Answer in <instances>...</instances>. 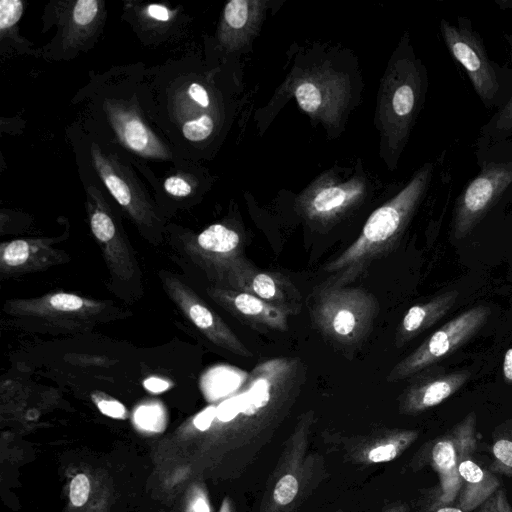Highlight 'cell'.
Wrapping results in <instances>:
<instances>
[{
	"mask_svg": "<svg viewBox=\"0 0 512 512\" xmlns=\"http://www.w3.org/2000/svg\"><path fill=\"white\" fill-rule=\"evenodd\" d=\"M432 166L423 167L390 202L367 219L359 237L324 266L332 274L327 281L347 286L359 278L372 262L391 252L401 237L429 184Z\"/></svg>",
	"mask_w": 512,
	"mask_h": 512,
	"instance_id": "1",
	"label": "cell"
},
{
	"mask_svg": "<svg viewBox=\"0 0 512 512\" xmlns=\"http://www.w3.org/2000/svg\"><path fill=\"white\" fill-rule=\"evenodd\" d=\"M309 311L323 338L348 352L359 348L371 333L379 303L366 289L326 281L313 293Z\"/></svg>",
	"mask_w": 512,
	"mask_h": 512,
	"instance_id": "2",
	"label": "cell"
},
{
	"mask_svg": "<svg viewBox=\"0 0 512 512\" xmlns=\"http://www.w3.org/2000/svg\"><path fill=\"white\" fill-rule=\"evenodd\" d=\"M3 311L24 328L53 334H83L123 316L105 301L57 291L33 298L6 300Z\"/></svg>",
	"mask_w": 512,
	"mask_h": 512,
	"instance_id": "3",
	"label": "cell"
},
{
	"mask_svg": "<svg viewBox=\"0 0 512 512\" xmlns=\"http://www.w3.org/2000/svg\"><path fill=\"white\" fill-rule=\"evenodd\" d=\"M87 212L112 281L136 297L143 293L142 272L121 222L97 189L87 190Z\"/></svg>",
	"mask_w": 512,
	"mask_h": 512,
	"instance_id": "4",
	"label": "cell"
},
{
	"mask_svg": "<svg viewBox=\"0 0 512 512\" xmlns=\"http://www.w3.org/2000/svg\"><path fill=\"white\" fill-rule=\"evenodd\" d=\"M490 314L491 309L481 305L451 319L395 364L386 381L398 382L409 378L451 354L484 326Z\"/></svg>",
	"mask_w": 512,
	"mask_h": 512,
	"instance_id": "5",
	"label": "cell"
},
{
	"mask_svg": "<svg viewBox=\"0 0 512 512\" xmlns=\"http://www.w3.org/2000/svg\"><path fill=\"white\" fill-rule=\"evenodd\" d=\"M441 34L447 49L465 69L483 104L493 107L501 91L499 74L470 21L460 17L455 25L444 19L441 21Z\"/></svg>",
	"mask_w": 512,
	"mask_h": 512,
	"instance_id": "6",
	"label": "cell"
},
{
	"mask_svg": "<svg viewBox=\"0 0 512 512\" xmlns=\"http://www.w3.org/2000/svg\"><path fill=\"white\" fill-rule=\"evenodd\" d=\"M512 188V157L487 162L464 188L453 214V235L465 237Z\"/></svg>",
	"mask_w": 512,
	"mask_h": 512,
	"instance_id": "7",
	"label": "cell"
},
{
	"mask_svg": "<svg viewBox=\"0 0 512 512\" xmlns=\"http://www.w3.org/2000/svg\"><path fill=\"white\" fill-rule=\"evenodd\" d=\"M244 239L230 226L216 223L183 238L185 254L200 267L212 285L223 286L231 271L245 259Z\"/></svg>",
	"mask_w": 512,
	"mask_h": 512,
	"instance_id": "8",
	"label": "cell"
},
{
	"mask_svg": "<svg viewBox=\"0 0 512 512\" xmlns=\"http://www.w3.org/2000/svg\"><path fill=\"white\" fill-rule=\"evenodd\" d=\"M91 157L96 172L117 203L151 242L161 241L160 220L129 171L95 144L91 147Z\"/></svg>",
	"mask_w": 512,
	"mask_h": 512,
	"instance_id": "9",
	"label": "cell"
},
{
	"mask_svg": "<svg viewBox=\"0 0 512 512\" xmlns=\"http://www.w3.org/2000/svg\"><path fill=\"white\" fill-rule=\"evenodd\" d=\"M159 278L171 301L210 342L240 357L253 356L227 323L178 275L161 270Z\"/></svg>",
	"mask_w": 512,
	"mask_h": 512,
	"instance_id": "10",
	"label": "cell"
},
{
	"mask_svg": "<svg viewBox=\"0 0 512 512\" xmlns=\"http://www.w3.org/2000/svg\"><path fill=\"white\" fill-rule=\"evenodd\" d=\"M223 287L250 293L289 316L302 308V295L288 277L258 269L247 258L231 271Z\"/></svg>",
	"mask_w": 512,
	"mask_h": 512,
	"instance_id": "11",
	"label": "cell"
},
{
	"mask_svg": "<svg viewBox=\"0 0 512 512\" xmlns=\"http://www.w3.org/2000/svg\"><path fill=\"white\" fill-rule=\"evenodd\" d=\"M206 293L234 318L257 331L288 329L289 314L250 293L217 285H210Z\"/></svg>",
	"mask_w": 512,
	"mask_h": 512,
	"instance_id": "12",
	"label": "cell"
},
{
	"mask_svg": "<svg viewBox=\"0 0 512 512\" xmlns=\"http://www.w3.org/2000/svg\"><path fill=\"white\" fill-rule=\"evenodd\" d=\"M475 415L470 413L432 448V461L440 475L446 500L453 499L461 487L458 474L460 461L475 448Z\"/></svg>",
	"mask_w": 512,
	"mask_h": 512,
	"instance_id": "13",
	"label": "cell"
},
{
	"mask_svg": "<svg viewBox=\"0 0 512 512\" xmlns=\"http://www.w3.org/2000/svg\"><path fill=\"white\" fill-rule=\"evenodd\" d=\"M69 261L68 254L54 248L51 239H16L0 247L2 278L38 272Z\"/></svg>",
	"mask_w": 512,
	"mask_h": 512,
	"instance_id": "14",
	"label": "cell"
},
{
	"mask_svg": "<svg viewBox=\"0 0 512 512\" xmlns=\"http://www.w3.org/2000/svg\"><path fill=\"white\" fill-rule=\"evenodd\" d=\"M105 109L115 133L130 151L145 158H168L167 148L134 110L115 102L106 103Z\"/></svg>",
	"mask_w": 512,
	"mask_h": 512,
	"instance_id": "15",
	"label": "cell"
},
{
	"mask_svg": "<svg viewBox=\"0 0 512 512\" xmlns=\"http://www.w3.org/2000/svg\"><path fill=\"white\" fill-rule=\"evenodd\" d=\"M468 371L422 376L402 396L403 410L421 412L442 403L457 392L469 379Z\"/></svg>",
	"mask_w": 512,
	"mask_h": 512,
	"instance_id": "16",
	"label": "cell"
},
{
	"mask_svg": "<svg viewBox=\"0 0 512 512\" xmlns=\"http://www.w3.org/2000/svg\"><path fill=\"white\" fill-rule=\"evenodd\" d=\"M456 290L441 293L432 299L411 306L404 314L396 330L395 343L398 347L409 342L451 309L458 298Z\"/></svg>",
	"mask_w": 512,
	"mask_h": 512,
	"instance_id": "17",
	"label": "cell"
},
{
	"mask_svg": "<svg viewBox=\"0 0 512 512\" xmlns=\"http://www.w3.org/2000/svg\"><path fill=\"white\" fill-rule=\"evenodd\" d=\"M461 479L459 503L464 512L475 509L498 488L497 479L466 456L458 465Z\"/></svg>",
	"mask_w": 512,
	"mask_h": 512,
	"instance_id": "18",
	"label": "cell"
},
{
	"mask_svg": "<svg viewBox=\"0 0 512 512\" xmlns=\"http://www.w3.org/2000/svg\"><path fill=\"white\" fill-rule=\"evenodd\" d=\"M347 194L339 187H329L321 190L312 201V213L325 218L335 211L341 210L346 202Z\"/></svg>",
	"mask_w": 512,
	"mask_h": 512,
	"instance_id": "19",
	"label": "cell"
},
{
	"mask_svg": "<svg viewBox=\"0 0 512 512\" xmlns=\"http://www.w3.org/2000/svg\"><path fill=\"white\" fill-rule=\"evenodd\" d=\"M100 2L97 0H79L72 10L71 24L76 31L87 30L93 26L100 13Z\"/></svg>",
	"mask_w": 512,
	"mask_h": 512,
	"instance_id": "20",
	"label": "cell"
},
{
	"mask_svg": "<svg viewBox=\"0 0 512 512\" xmlns=\"http://www.w3.org/2000/svg\"><path fill=\"white\" fill-rule=\"evenodd\" d=\"M487 132L494 139L504 138L512 134V94L491 119Z\"/></svg>",
	"mask_w": 512,
	"mask_h": 512,
	"instance_id": "21",
	"label": "cell"
},
{
	"mask_svg": "<svg viewBox=\"0 0 512 512\" xmlns=\"http://www.w3.org/2000/svg\"><path fill=\"white\" fill-rule=\"evenodd\" d=\"M416 104V90L413 84L404 83L394 92L392 108L399 117H406L413 113Z\"/></svg>",
	"mask_w": 512,
	"mask_h": 512,
	"instance_id": "22",
	"label": "cell"
},
{
	"mask_svg": "<svg viewBox=\"0 0 512 512\" xmlns=\"http://www.w3.org/2000/svg\"><path fill=\"white\" fill-rule=\"evenodd\" d=\"M136 424L148 431H160L164 426V415L159 406H142L134 415Z\"/></svg>",
	"mask_w": 512,
	"mask_h": 512,
	"instance_id": "23",
	"label": "cell"
},
{
	"mask_svg": "<svg viewBox=\"0 0 512 512\" xmlns=\"http://www.w3.org/2000/svg\"><path fill=\"white\" fill-rule=\"evenodd\" d=\"M213 120L208 115L188 121L183 125L182 132L186 139L197 142L206 139L213 131Z\"/></svg>",
	"mask_w": 512,
	"mask_h": 512,
	"instance_id": "24",
	"label": "cell"
},
{
	"mask_svg": "<svg viewBox=\"0 0 512 512\" xmlns=\"http://www.w3.org/2000/svg\"><path fill=\"white\" fill-rule=\"evenodd\" d=\"M295 97L299 106L306 112H315L321 105L319 89L310 82H304L296 88Z\"/></svg>",
	"mask_w": 512,
	"mask_h": 512,
	"instance_id": "25",
	"label": "cell"
},
{
	"mask_svg": "<svg viewBox=\"0 0 512 512\" xmlns=\"http://www.w3.org/2000/svg\"><path fill=\"white\" fill-rule=\"evenodd\" d=\"M24 4L20 0H2L0 2V30L12 28L23 14Z\"/></svg>",
	"mask_w": 512,
	"mask_h": 512,
	"instance_id": "26",
	"label": "cell"
},
{
	"mask_svg": "<svg viewBox=\"0 0 512 512\" xmlns=\"http://www.w3.org/2000/svg\"><path fill=\"white\" fill-rule=\"evenodd\" d=\"M224 18L230 27L242 28L248 19V2L244 0L228 2L224 9Z\"/></svg>",
	"mask_w": 512,
	"mask_h": 512,
	"instance_id": "27",
	"label": "cell"
},
{
	"mask_svg": "<svg viewBox=\"0 0 512 512\" xmlns=\"http://www.w3.org/2000/svg\"><path fill=\"white\" fill-rule=\"evenodd\" d=\"M298 481L291 475H284L276 484L273 497L280 505H287L293 501L298 492Z\"/></svg>",
	"mask_w": 512,
	"mask_h": 512,
	"instance_id": "28",
	"label": "cell"
},
{
	"mask_svg": "<svg viewBox=\"0 0 512 512\" xmlns=\"http://www.w3.org/2000/svg\"><path fill=\"white\" fill-rule=\"evenodd\" d=\"M92 398L104 415L117 419L126 417V408L119 401L100 392L93 393Z\"/></svg>",
	"mask_w": 512,
	"mask_h": 512,
	"instance_id": "29",
	"label": "cell"
},
{
	"mask_svg": "<svg viewBox=\"0 0 512 512\" xmlns=\"http://www.w3.org/2000/svg\"><path fill=\"white\" fill-rule=\"evenodd\" d=\"M492 451L497 463V469L512 473V441L500 439L494 443Z\"/></svg>",
	"mask_w": 512,
	"mask_h": 512,
	"instance_id": "30",
	"label": "cell"
},
{
	"mask_svg": "<svg viewBox=\"0 0 512 512\" xmlns=\"http://www.w3.org/2000/svg\"><path fill=\"white\" fill-rule=\"evenodd\" d=\"M90 483L86 475L77 474L70 483V501L76 507L83 506L89 497Z\"/></svg>",
	"mask_w": 512,
	"mask_h": 512,
	"instance_id": "31",
	"label": "cell"
},
{
	"mask_svg": "<svg viewBox=\"0 0 512 512\" xmlns=\"http://www.w3.org/2000/svg\"><path fill=\"white\" fill-rule=\"evenodd\" d=\"M164 188L167 193L174 197H185L192 192L190 182L181 176L168 177L164 182Z\"/></svg>",
	"mask_w": 512,
	"mask_h": 512,
	"instance_id": "32",
	"label": "cell"
},
{
	"mask_svg": "<svg viewBox=\"0 0 512 512\" xmlns=\"http://www.w3.org/2000/svg\"><path fill=\"white\" fill-rule=\"evenodd\" d=\"M398 453V447L395 443H385L371 449L368 453V459L373 463L387 462L393 460Z\"/></svg>",
	"mask_w": 512,
	"mask_h": 512,
	"instance_id": "33",
	"label": "cell"
},
{
	"mask_svg": "<svg viewBox=\"0 0 512 512\" xmlns=\"http://www.w3.org/2000/svg\"><path fill=\"white\" fill-rule=\"evenodd\" d=\"M216 416V407L209 406L200 412L193 420L194 426L200 430L205 431L210 428Z\"/></svg>",
	"mask_w": 512,
	"mask_h": 512,
	"instance_id": "34",
	"label": "cell"
},
{
	"mask_svg": "<svg viewBox=\"0 0 512 512\" xmlns=\"http://www.w3.org/2000/svg\"><path fill=\"white\" fill-rule=\"evenodd\" d=\"M188 92L190 97L200 106L203 108H207L209 106V96L206 89L202 85L198 83H192L189 86Z\"/></svg>",
	"mask_w": 512,
	"mask_h": 512,
	"instance_id": "35",
	"label": "cell"
},
{
	"mask_svg": "<svg viewBox=\"0 0 512 512\" xmlns=\"http://www.w3.org/2000/svg\"><path fill=\"white\" fill-rule=\"evenodd\" d=\"M148 15L157 21H168L170 19V11L163 5L151 4L147 7Z\"/></svg>",
	"mask_w": 512,
	"mask_h": 512,
	"instance_id": "36",
	"label": "cell"
},
{
	"mask_svg": "<svg viewBox=\"0 0 512 512\" xmlns=\"http://www.w3.org/2000/svg\"><path fill=\"white\" fill-rule=\"evenodd\" d=\"M144 387L154 393H159L169 388V383L157 377H151L144 381Z\"/></svg>",
	"mask_w": 512,
	"mask_h": 512,
	"instance_id": "37",
	"label": "cell"
},
{
	"mask_svg": "<svg viewBox=\"0 0 512 512\" xmlns=\"http://www.w3.org/2000/svg\"><path fill=\"white\" fill-rule=\"evenodd\" d=\"M502 369L506 381L512 383V348L505 353Z\"/></svg>",
	"mask_w": 512,
	"mask_h": 512,
	"instance_id": "38",
	"label": "cell"
},
{
	"mask_svg": "<svg viewBox=\"0 0 512 512\" xmlns=\"http://www.w3.org/2000/svg\"><path fill=\"white\" fill-rule=\"evenodd\" d=\"M193 512H209V506L205 499L198 498L193 505Z\"/></svg>",
	"mask_w": 512,
	"mask_h": 512,
	"instance_id": "39",
	"label": "cell"
},
{
	"mask_svg": "<svg viewBox=\"0 0 512 512\" xmlns=\"http://www.w3.org/2000/svg\"><path fill=\"white\" fill-rule=\"evenodd\" d=\"M436 512H464V511L460 508H455V507H442V508H439Z\"/></svg>",
	"mask_w": 512,
	"mask_h": 512,
	"instance_id": "40",
	"label": "cell"
},
{
	"mask_svg": "<svg viewBox=\"0 0 512 512\" xmlns=\"http://www.w3.org/2000/svg\"><path fill=\"white\" fill-rule=\"evenodd\" d=\"M506 512H512V510H511V508H510L509 504H508V506H507V508H506Z\"/></svg>",
	"mask_w": 512,
	"mask_h": 512,
	"instance_id": "41",
	"label": "cell"
}]
</instances>
